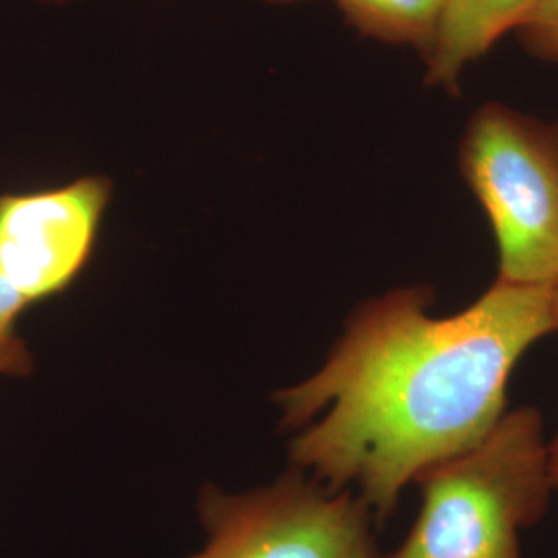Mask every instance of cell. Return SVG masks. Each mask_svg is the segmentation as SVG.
Returning a JSON list of instances; mask_svg holds the SVG:
<instances>
[{"mask_svg": "<svg viewBox=\"0 0 558 558\" xmlns=\"http://www.w3.org/2000/svg\"><path fill=\"white\" fill-rule=\"evenodd\" d=\"M432 301L422 286L368 301L326 365L277 398L288 425L326 411L293 442V461L329 490L357 484L379 523L410 481L490 435L517 363L558 330L554 286L497 279L446 318L428 314Z\"/></svg>", "mask_w": 558, "mask_h": 558, "instance_id": "cell-1", "label": "cell"}, {"mask_svg": "<svg viewBox=\"0 0 558 558\" xmlns=\"http://www.w3.org/2000/svg\"><path fill=\"white\" fill-rule=\"evenodd\" d=\"M416 483V523L381 558H521L520 532L545 517L554 492L538 410L509 411L483 442Z\"/></svg>", "mask_w": 558, "mask_h": 558, "instance_id": "cell-2", "label": "cell"}, {"mask_svg": "<svg viewBox=\"0 0 558 558\" xmlns=\"http://www.w3.org/2000/svg\"><path fill=\"white\" fill-rule=\"evenodd\" d=\"M459 168L497 241L502 281H558V124L488 102L473 113Z\"/></svg>", "mask_w": 558, "mask_h": 558, "instance_id": "cell-3", "label": "cell"}, {"mask_svg": "<svg viewBox=\"0 0 558 558\" xmlns=\"http://www.w3.org/2000/svg\"><path fill=\"white\" fill-rule=\"evenodd\" d=\"M207 542L186 558H381L373 512L351 492L299 478L241 495H208Z\"/></svg>", "mask_w": 558, "mask_h": 558, "instance_id": "cell-4", "label": "cell"}, {"mask_svg": "<svg viewBox=\"0 0 558 558\" xmlns=\"http://www.w3.org/2000/svg\"><path fill=\"white\" fill-rule=\"evenodd\" d=\"M112 185L86 175L64 186L0 196V271L38 301L72 284L90 258Z\"/></svg>", "mask_w": 558, "mask_h": 558, "instance_id": "cell-5", "label": "cell"}, {"mask_svg": "<svg viewBox=\"0 0 558 558\" xmlns=\"http://www.w3.org/2000/svg\"><path fill=\"white\" fill-rule=\"evenodd\" d=\"M539 0H444L425 61L428 86L457 95L459 78L506 33L519 31Z\"/></svg>", "mask_w": 558, "mask_h": 558, "instance_id": "cell-6", "label": "cell"}, {"mask_svg": "<svg viewBox=\"0 0 558 558\" xmlns=\"http://www.w3.org/2000/svg\"><path fill=\"white\" fill-rule=\"evenodd\" d=\"M360 35L427 57L444 0H333Z\"/></svg>", "mask_w": 558, "mask_h": 558, "instance_id": "cell-7", "label": "cell"}, {"mask_svg": "<svg viewBox=\"0 0 558 558\" xmlns=\"http://www.w3.org/2000/svg\"><path fill=\"white\" fill-rule=\"evenodd\" d=\"M31 304L13 282L0 271V374L22 376L32 368V359L14 330V323Z\"/></svg>", "mask_w": 558, "mask_h": 558, "instance_id": "cell-8", "label": "cell"}, {"mask_svg": "<svg viewBox=\"0 0 558 558\" xmlns=\"http://www.w3.org/2000/svg\"><path fill=\"white\" fill-rule=\"evenodd\" d=\"M519 33L532 54L558 64V0H539Z\"/></svg>", "mask_w": 558, "mask_h": 558, "instance_id": "cell-9", "label": "cell"}, {"mask_svg": "<svg viewBox=\"0 0 558 558\" xmlns=\"http://www.w3.org/2000/svg\"><path fill=\"white\" fill-rule=\"evenodd\" d=\"M548 470L550 486L558 490V429L554 439L548 444Z\"/></svg>", "mask_w": 558, "mask_h": 558, "instance_id": "cell-10", "label": "cell"}, {"mask_svg": "<svg viewBox=\"0 0 558 558\" xmlns=\"http://www.w3.org/2000/svg\"><path fill=\"white\" fill-rule=\"evenodd\" d=\"M554 312H556L557 328H558V281L554 286Z\"/></svg>", "mask_w": 558, "mask_h": 558, "instance_id": "cell-11", "label": "cell"}, {"mask_svg": "<svg viewBox=\"0 0 558 558\" xmlns=\"http://www.w3.org/2000/svg\"><path fill=\"white\" fill-rule=\"evenodd\" d=\"M269 2L288 3V2H296V0H269Z\"/></svg>", "mask_w": 558, "mask_h": 558, "instance_id": "cell-12", "label": "cell"}, {"mask_svg": "<svg viewBox=\"0 0 558 558\" xmlns=\"http://www.w3.org/2000/svg\"><path fill=\"white\" fill-rule=\"evenodd\" d=\"M54 2H61V0H54Z\"/></svg>", "mask_w": 558, "mask_h": 558, "instance_id": "cell-13", "label": "cell"}]
</instances>
